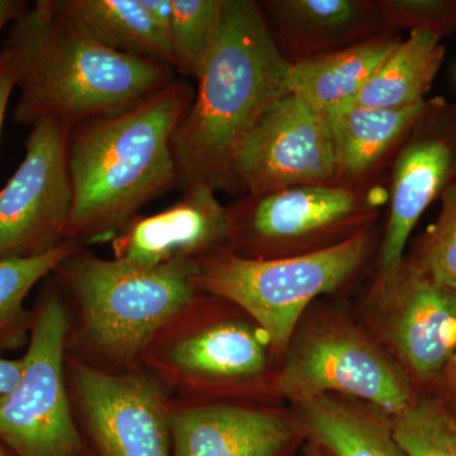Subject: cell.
I'll return each mask as SVG.
<instances>
[{
  "label": "cell",
  "instance_id": "cell-1",
  "mask_svg": "<svg viewBox=\"0 0 456 456\" xmlns=\"http://www.w3.org/2000/svg\"><path fill=\"white\" fill-rule=\"evenodd\" d=\"M196 89L176 77L125 112L92 119L69 134L73 204L65 241H112L143 206L178 188L171 140Z\"/></svg>",
  "mask_w": 456,
  "mask_h": 456
},
{
  "label": "cell",
  "instance_id": "cell-2",
  "mask_svg": "<svg viewBox=\"0 0 456 456\" xmlns=\"http://www.w3.org/2000/svg\"><path fill=\"white\" fill-rule=\"evenodd\" d=\"M4 50L20 90L13 121L41 119L69 131L125 112L176 79L169 65L104 47L53 4L37 0L9 28Z\"/></svg>",
  "mask_w": 456,
  "mask_h": 456
},
{
  "label": "cell",
  "instance_id": "cell-3",
  "mask_svg": "<svg viewBox=\"0 0 456 456\" xmlns=\"http://www.w3.org/2000/svg\"><path fill=\"white\" fill-rule=\"evenodd\" d=\"M289 69L257 2L224 0L217 41L171 140L182 193L228 191L237 146L268 108L289 93Z\"/></svg>",
  "mask_w": 456,
  "mask_h": 456
},
{
  "label": "cell",
  "instance_id": "cell-4",
  "mask_svg": "<svg viewBox=\"0 0 456 456\" xmlns=\"http://www.w3.org/2000/svg\"><path fill=\"white\" fill-rule=\"evenodd\" d=\"M200 266L142 269L77 248L51 274L68 305L66 355L110 374L142 368L156 332L200 293Z\"/></svg>",
  "mask_w": 456,
  "mask_h": 456
},
{
  "label": "cell",
  "instance_id": "cell-5",
  "mask_svg": "<svg viewBox=\"0 0 456 456\" xmlns=\"http://www.w3.org/2000/svg\"><path fill=\"white\" fill-rule=\"evenodd\" d=\"M142 368L174 398L279 403V365L269 335L235 303L200 293L143 351Z\"/></svg>",
  "mask_w": 456,
  "mask_h": 456
},
{
  "label": "cell",
  "instance_id": "cell-6",
  "mask_svg": "<svg viewBox=\"0 0 456 456\" xmlns=\"http://www.w3.org/2000/svg\"><path fill=\"white\" fill-rule=\"evenodd\" d=\"M278 392L289 404L345 395L395 416L419 391L358 317L314 303L294 330L279 365Z\"/></svg>",
  "mask_w": 456,
  "mask_h": 456
},
{
  "label": "cell",
  "instance_id": "cell-7",
  "mask_svg": "<svg viewBox=\"0 0 456 456\" xmlns=\"http://www.w3.org/2000/svg\"><path fill=\"white\" fill-rule=\"evenodd\" d=\"M373 246L370 230L329 250L287 259L248 260L222 251L200 264L198 289L248 312L265 330L281 359L305 311L354 279Z\"/></svg>",
  "mask_w": 456,
  "mask_h": 456
},
{
  "label": "cell",
  "instance_id": "cell-8",
  "mask_svg": "<svg viewBox=\"0 0 456 456\" xmlns=\"http://www.w3.org/2000/svg\"><path fill=\"white\" fill-rule=\"evenodd\" d=\"M301 185L240 197L227 206L228 250L248 260L321 253L373 230L379 188Z\"/></svg>",
  "mask_w": 456,
  "mask_h": 456
},
{
  "label": "cell",
  "instance_id": "cell-9",
  "mask_svg": "<svg viewBox=\"0 0 456 456\" xmlns=\"http://www.w3.org/2000/svg\"><path fill=\"white\" fill-rule=\"evenodd\" d=\"M25 370L0 403V444L14 456H94L75 419L66 383L68 305L53 275L33 305Z\"/></svg>",
  "mask_w": 456,
  "mask_h": 456
},
{
  "label": "cell",
  "instance_id": "cell-10",
  "mask_svg": "<svg viewBox=\"0 0 456 456\" xmlns=\"http://www.w3.org/2000/svg\"><path fill=\"white\" fill-rule=\"evenodd\" d=\"M358 320L401 365L417 391L437 380L456 354V292L411 260L375 275Z\"/></svg>",
  "mask_w": 456,
  "mask_h": 456
},
{
  "label": "cell",
  "instance_id": "cell-11",
  "mask_svg": "<svg viewBox=\"0 0 456 456\" xmlns=\"http://www.w3.org/2000/svg\"><path fill=\"white\" fill-rule=\"evenodd\" d=\"M75 419L94 456H171L173 395L145 368L110 374L65 358Z\"/></svg>",
  "mask_w": 456,
  "mask_h": 456
},
{
  "label": "cell",
  "instance_id": "cell-12",
  "mask_svg": "<svg viewBox=\"0 0 456 456\" xmlns=\"http://www.w3.org/2000/svg\"><path fill=\"white\" fill-rule=\"evenodd\" d=\"M301 185H340L338 167L326 114L289 92L237 146L227 193L244 197Z\"/></svg>",
  "mask_w": 456,
  "mask_h": 456
},
{
  "label": "cell",
  "instance_id": "cell-13",
  "mask_svg": "<svg viewBox=\"0 0 456 456\" xmlns=\"http://www.w3.org/2000/svg\"><path fill=\"white\" fill-rule=\"evenodd\" d=\"M69 134L51 119L32 126L25 158L0 191V260L41 256L65 241L73 204Z\"/></svg>",
  "mask_w": 456,
  "mask_h": 456
},
{
  "label": "cell",
  "instance_id": "cell-14",
  "mask_svg": "<svg viewBox=\"0 0 456 456\" xmlns=\"http://www.w3.org/2000/svg\"><path fill=\"white\" fill-rule=\"evenodd\" d=\"M171 456H294L305 436L279 403L174 398Z\"/></svg>",
  "mask_w": 456,
  "mask_h": 456
},
{
  "label": "cell",
  "instance_id": "cell-15",
  "mask_svg": "<svg viewBox=\"0 0 456 456\" xmlns=\"http://www.w3.org/2000/svg\"><path fill=\"white\" fill-rule=\"evenodd\" d=\"M110 244L113 259L137 268L202 264L228 250L227 206L221 204L211 189H191L164 211L134 216Z\"/></svg>",
  "mask_w": 456,
  "mask_h": 456
},
{
  "label": "cell",
  "instance_id": "cell-16",
  "mask_svg": "<svg viewBox=\"0 0 456 456\" xmlns=\"http://www.w3.org/2000/svg\"><path fill=\"white\" fill-rule=\"evenodd\" d=\"M279 53L290 65L391 32L375 0L257 2Z\"/></svg>",
  "mask_w": 456,
  "mask_h": 456
},
{
  "label": "cell",
  "instance_id": "cell-17",
  "mask_svg": "<svg viewBox=\"0 0 456 456\" xmlns=\"http://www.w3.org/2000/svg\"><path fill=\"white\" fill-rule=\"evenodd\" d=\"M454 164V146L436 134H419L399 150L375 275L391 274L401 265L411 232L448 184Z\"/></svg>",
  "mask_w": 456,
  "mask_h": 456
},
{
  "label": "cell",
  "instance_id": "cell-18",
  "mask_svg": "<svg viewBox=\"0 0 456 456\" xmlns=\"http://www.w3.org/2000/svg\"><path fill=\"white\" fill-rule=\"evenodd\" d=\"M305 436L330 456H407L391 416L365 402L322 395L289 404Z\"/></svg>",
  "mask_w": 456,
  "mask_h": 456
},
{
  "label": "cell",
  "instance_id": "cell-19",
  "mask_svg": "<svg viewBox=\"0 0 456 456\" xmlns=\"http://www.w3.org/2000/svg\"><path fill=\"white\" fill-rule=\"evenodd\" d=\"M426 110L428 104L424 101L402 110L351 106L327 114L338 161V184L367 187L370 176L403 142Z\"/></svg>",
  "mask_w": 456,
  "mask_h": 456
},
{
  "label": "cell",
  "instance_id": "cell-20",
  "mask_svg": "<svg viewBox=\"0 0 456 456\" xmlns=\"http://www.w3.org/2000/svg\"><path fill=\"white\" fill-rule=\"evenodd\" d=\"M401 42L387 32L338 53L290 65L289 92L326 116L351 107Z\"/></svg>",
  "mask_w": 456,
  "mask_h": 456
},
{
  "label": "cell",
  "instance_id": "cell-21",
  "mask_svg": "<svg viewBox=\"0 0 456 456\" xmlns=\"http://www.w3.org/2000/svg\"><path fill=\"white\" fill-rule=\"evenodd\" d=\"M55 7L107 49L169 65L176 71L173 49L141 0H53Z\"/></svg>",
  "mask_w": 456,
  "mask_h": 456
},
{
  "label": "cell",
  "instance_id": "cell-22",
  "mask_svg": "<svg viewBox=\"0 0 456 456\" xmlns=\"http://www.w3.org/2000/svg\"><path fill=\"white\" fill-rule=\"evenodd\" d=\"M440 37L431 28L412 29L375 71L353 106L402 110L424 102L444 59Z\"/></svg>",
  "mask_w": 456,
  "mask_h": 456
},
{
  "label": "cell",
  "instance_id": "cell-23",
  "mask_svg": "<svg viewBox=\"0 0 456 456\" xmlns=\"http://www.w3.org/2000/svg\"><path fill=\"white\" fill-rule=\"evenodd\" d=\"M77 248L80 246L64 241L41 256L0 260V354L28 345L33 311L26 308L27 296Z\"/></svg>",
  "mask_w": 456,
  "mask_h": 456
},
{
  "label": "cell",
  "instance_id": "cell-24",
  "mask_svg": "<svg viewBox=\"0 0 456 456\" xmlns=\"http://www.w3.org/2000/svg\"><path fill=\"white\" fill-rule=\"evenodd\" d=\"M391 424L407 456H456V412L437 395L419 393Z\"/></svg>",
  "mask_w": 456,
  "mask_h": 456
},
{
  "label": "cell",
  "instance_id": "cell-25",
  "mask_svg": "<svg viewBox=\"0 0 456 456\" xmlns=\"http://www.w3.org/2000/svg\"><path fill=\"white\" fill-rule=\"evenodd\" d=\"M176 73L198 80L220 33L224 0H171Z\"/></svg>",
  "mask_w": 456,
  "mask_h": 456
},
{
  "label": "cell",
  "instance_id": "cell-26",
  "mask_svg": "<svg viewBox=\"0 0 456 456\" xmlns=\"http://www.w3.org/2000/svg\"><path fill=\"white\" fill-rule=\"evenodd\" d=\"M411 261L435 281L456 292V183L446 191L439 220L416 259Z\"/></svg>",
  "mask_w": 456,
  "mask_h": 456
},
{
  "label": "cell",
  "instance_id": "cell-27",
  "mask_svg": "<svg viewBox=\"0 0 456 456\" xmlns=\"http://www.w3.org/2000/svg\"><path fill=\"white\" fill-rule=\"evenodd\" d=\"M389 29L392 27L431 28L439 32L444 20L452 8L449 3L428 0H375Z\"/></svg>",
  "mask_w": 456,
  "mask_h": 456
},
{
  "label": "cell",
  "instance_id": "cell-28",
  "mask_svg": "<svg viewBox=\"0 0 456 456\" xmlns=\"http://www.w3.org/2000/svg\"><path fill=\"white\" fill-rule=\"evenodd\" d=\"M156 29L171 46L173 40V2L171 0H141ZM173 49V46H171Z\"/></svg>",
  "mask_w": 456,
  "mask_h": 456
},
{
  "label": "cell",
  "instance_id": "cell-29",
  "mask_svg": "<svg viewBox=\"0 0 456 456\" xmlns=\"http://www.w3.org/2000/svg\"><path fill=\"white\" fill-rule=\"evenodd\" d=\"M14 89H16V73H14L13 61L4 50H0V140H2L9 99Z\"/></svg>",
  "mask_w": 456,
  "mask_h": 456
},
{
  "label": "cell",
  "instance_id": "cell-30",
  "mask_svg": "<svg viewBox=\"0 0 456 456\" xmlns=\"http://www.w3.org/2000/svg\"><path fill=\"white\" fill-rule=\"evenodd\" d=\"M25 370V360L5 359L0 356V403L5 401L17 388Z\"/></svg>",
  "mask_w": 456,
  "mask_h": 456
},
{
  "label": "cell",
  "instance_id": "cell-31",
  "mask_svg": "<svg viewBox=\"0 0 456 456\" xmlns=\"http://www.w3.org/2000/svg\"><path fill=\"white\" fill-rule=\"evenodd\" d=\"M436 386L440 387L437 397L443 399L456 412V354L444 373L441 374Z\"/></svg>",
  "mask_w": 456,
  "mask_h": 456
},
{
  "label": "cell",
  "instance_id": "cell-32",
  "mask_svg": "<svg viewBox=\"0 0 456 456\" xmlns=\"http://www.w3.org/2000/svg\"><path fill=\"white\" fill-rule=\"evenodd\" d=\"M29 7L31 4L23 0H0V32L22 16Z\"/></svg>",
  "mask_w": 456,
  "mask_h": 456
},
{
  "label": "cell",
  "instance_id": "cell-33",
  "mask_svg": "<svg viewBox=\"0 0 456 456\" xmlns=\"http://www.w3.org/2000/svg\"><path fill=\"white\" fill-rule=\"evenodd\" d=\"M303 456H330L325 450L312 443H305L303 445Z\"/></svg>",
  "mask_w": 456,
  "mask_h": 456
},
{
  "label": "cell",
  "instance_id": "cell-34",
  "mask_svg": "<svg viewBox=\"0 0 456 456\" xmlns=\"http://www.w3.org/2000/svg\"><path fill=\"white\" fill-rule=\"evenodd\" d=\"M0 456H14L4 445L0 444Z\"/></svg>",
  "mask_w": 456,
  "mask_h": 456
}]
</instances>
